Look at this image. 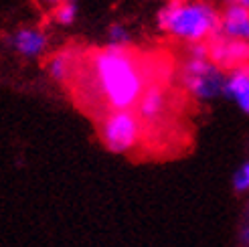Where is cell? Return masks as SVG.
I'll return each instance as SVG.
<instances>
[{"label": "cell", "instance_id": "16", "mask_svg": "<svg viewBox=\"0 0 249 247\" xmlns=\"http://www.w3.org/2000/svg\"><path fill=\"white\" fill-rule=\"evenodd\" d=\"M160 2H166V0H160Z\"/></svg>", "mask_w": 249, "mask_h": 247}, {"label": "cell", "instance_id": "15", "mask_svg": "<svg viewBox=\"0 0 249 247\" xmlns=\"http://www.w3.org/2000/svg\"><path fill=\"white\" fill-rule=\"evenodd\" d=\"M41 2L45 4V6H49V8H53V6H57L61 0H41Z\"/></svg>", "mask_w": 249, "mask_h": 247}, {"label": "cell", "instance_id": "1", "mask_svg": "<svg viewBox=\"0 0 249 247\" xmlns=\"http://www.w3.org/2000/svg\"><path fill=\"white\" fill-rule=\"evenodd\" d=\"M91 83L97 97L107 112L111 109H134L148 79L146 71L130 47L106 45L89 57Z\"/></svg>", "mask_w": 249, "mask_h": 247}, {"label": "cell", "instance_id": "14", "mask_svg": "<svg viewBox=\"0 0 249 247\" xmlns=\"http://www.w3.org/2000/svg\"><path fill=\"white\" fill-rule=\"evenodd\" d=\"M225 4H239L243 8H249V0H225Z\"/></svg>", "mask_w": 249, "mask_h": 247}, {"label": "cell", "instance_id": "3", "mask_svg": "<svg viewBox=\"0 0 249 247\" xmlns=\"http://www.w3.org/2000/svg\"><path fill=\"white\" fill-rule=\"evenodd\" d=\"M227 73L209 59L207 43L189 45L186 59L180 67V85L196 102H213L223 97Z\"/></svg>", "mask_w": 249, "mask_h": 247}, {"label": "cell", "instance_id": "13", "mask_svg": "<svg viewBox=\"0 0 249 247\" xmlns=\"http://www.w3.org/2000/svg\"><path fill=\"white\" fill-rule=\"evenodd\" d=\"M231 184H233V191L235 193H249V160L243 162L237 170L233 172V178H231Z\"/></svg>", "mask_w": 249, "mask_h": 247}, {"label": "cell", "instance_id": "6", "mask_svg": "<svg viewBox=\"0 0 249 247\" xmlns=\"http://www.w3.org/2000/svg\"><path fill=\"white\" fill-rule=\"evenodd\" d=\"M6 45L22 59H39L49 51V35L35 24H20L6 36Z\"/></svg>", "mask_w": 249, "mask_h": 247}, {"label": "cell", "instance_id": "12", "mask_svg": "<svg viewBox=\"0 0 249 247\" xmlns=\"http://www.w3.org/2000/svg\"><path fill=\"white\" fill-rule=\"evenodd\" d=\"M107 45L111 47H130L132 45V33L124 22H111L107 27Z\"/></svg>", "mask_w": 249, "mask_h": 247}, {"label": "cell", "instance_id": "11", "mask_svg": "<svg viewBox=\"0 0 249 247\" xmlns=\"http://www.w3.org/2000/svg\"><path fill=\"white\" fill-rule=\"evenodd\" d=\"M79 17V0H61L51 8V18L59 27H71Z\"/></svg>", "mask_w": 249, "mask_h": 247}, {"label": "cell", "instance_id": "9", "mask_svg": "<svg viewBox=\"0 0 249 247\" xmlns=\"http://www.w3.org/2000/svg\"><path fill=\"white\" fill-rule=\"evenodd\" d=\"M223 97L231 100L245 116H249V63L227 71Z\"/></svg>", "mask_w": 249, "mask_h": 247}, {"label": "cell", "instance_id": "7", "mask_svg": "<svg viewBox=\"0 0 249 247\" xmlns=\"http://www.w3.org/2000/svg\"><path fill=\"white\" fill-rule=\"evenodd\" d=\"M168 109V93L162 83H148L142 91L134 112L138 114L142 124H156L164 118Z\"/></svg>", "mask_w": 249, "mask_h": 247}, {"label": "cell", "instance_id": "2", "mask_svg": "<svg viewBox=\"0 0 249 247\" xmlns=\"http://www.w3.org/2000/svg\"><path fill=\"white\" fill-rule=\"evenodd\" d=\"M221 10L211 0H166L156 12V27L186 45L207 43L219 33Z\"/></svg>", "mask_w": 249, "mask_h": 247}, {"label": "cell", "instance_id": "4", "mask_svg": "<svg viewBox=\"0 0 249 247\" xmlns=\"http://www.w3.org/2000/svg\"><path fill=\"white\" fill-rule=\"evenodd\" d=\"M142 128L134 109H111L99 120V142L114 154H130L142 140Z\"/></svg>", "mask_w": 249, "mask_h": 247}, {"label": "cell", "instance_id": "8", "mask_svg": "<svg viewBox=\"0 0 249 247\" xmlns=\"http://www.w3.org/2000/svg\"><path fill=\"white\" fill-rule=\"evenodd\" d=\"M219 35L249 43V8L239 4H225L219 17Z\"/></svg>", "mask_w": 249, "mask_h": 247}, {"label": "cell", "instance_id": "10", "mask_svg": "<svg viewBox=\"0 0 249 247\" xmlns=\"http://www.w3.org/2000/svg\"><path fill=\"white\" fill-rule=\"evenodd\" d=\"M77 69V55L71 49H59L47 57V73L55 83L65 85L71 81L73 73Z\"/></svg>", "mask_w": 249, "mask_h": 247}, {"label": "cell", "instance_id": "5", "mask_svg": "<svg viewBox=\"0 0 249 247\" xmlns=\"http://www.w3.org/2000/svg\"><path fill=\"white\" fill-rule=\"evenodd\" d=\"M207 51L209 59L225 73L249 63V43L229 39V36H223L219 33L211 41H207Z\"/></svg>", "mask_w": 249, "mask_h": 247}]
</instances>
